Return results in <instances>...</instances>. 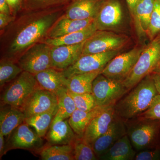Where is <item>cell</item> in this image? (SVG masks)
<instances>
[{"label":"cell","mask_w":160,"mask_h":160,"mask_svg":"<svg viewBox=\"0 0 160 160\" xmlns=\"http://www.w3.org/2000/svg\"><path fill=\"white\" fill-rule=\"evenodd\" d=\"M5 137L2 133L0 132V158L1 159L4 155L5 154V147H6V142Z\"/></svg>","instance_id":"obj_41"},{"label":"cell","mask_w":160,"mask_h":160,"mask_svg":"<svg viewBox=\"0 0 160 160\" xmlns=\"http://www.w3.org/2000/svg\"><path fill=\"white\" fill-rule=\"evenodd\" d=\"M143 48L136 46L117 55L107 64L101 73L109 79L123 82L133 69Z\"/></svg>","instance_id":"obj_9"},{"label":"cell","mask_w":160,"mask_h":160,"mask_svg":"<svg viewBox=\"0 0 160 160\" xmlns=\"http://www.w3.org/2000/svg\"><path fill=\"white\" fill-rule=\"evenodd\" d=\"M85 42L71 46H51L52 68L63 71L74 64L82 55Z\"/></svg>","instance_id":"obj_15"},{"label":"cell","mask_w":160,"mask_h":160,"mask_svg":"<svg viewBox=\"0 0 160 160\" xmlns=\"http://www.w3.org/2000/svg\"><path fill=\"white\" fill-rule=\"evenodd\" d=\"M126 134L125 122L116 116L107 131L95 140L92 145L98 159L117 141Z\"/></svg>","instance_id":"obj_16"},{"label":"cell","mask_w":160,"mask_h":160,"mask_svg":"<svg viewBox=\"0 0 160 160\" xmlns=\"http://www.w3.org/2000/svg\"><path fill=\"white\" fill-rule=\"evenodd\" d=\"M150 75L154 82L158 93L160 94V66Z\"/></svg>","instance_id":"obj_39"},{"label":"cell","mask_w":160,"mask_h":160,"mask_svg":"<svg viewBox=\"0 0 160 160\" xmlns=\"http://www.w3.org/2000/svg\"><path fill=\"white\" fill-rule=\"evenodd\" d=\"M72 0H24L22 10H44L67 6Z\"/></svg>","instance_id":"obj_31"},{"label":"cell","mask_w":160,"mask_h":160,"mask_svg":"<svg viewBox=\"0 0 160 160\" xmlns=\"http://www.w3.org/2000/svg\"><path fill=\"white\" fill-rule=\"evenodd\" d=\"M67 92L74 101L77 109L82 111H90L97 106L92 93H75L68 89Z\"/></svg>","instance_id":"obj_33"},{"label":"cell","mask_w":160,"mask_h":160,"mask_svg":"<svg viewBox=\"0 0 160 160\" xmlns=\"http://www.w3.org/2000/svg\"><path fill=\"white\" fill-rule=\"evenodd\" d=\"M129 41L126 35L114 31L97 30L85 42L82 55L121 50Z\"/></svg>","instance_id":"obj_6"},{"label":"cell","mask_w":160,"mask_h":160,"mask_svg":"<svg viewBox=\"0 0 160 160\" xmlns=\"http://www.w3.org/2000/svg\"><path fill=\"white\" fill-rule=\"evenodd\" d=\"M98 30L94 21L84 29L69 33L62 37L50 38H46L41 42L51 46H71L86 42Z\"/></svg>","instance_id":"obj_23"},{"label":"cell","mask_w":160,"mask_h":160,"mask_svg":"<svg viewBox=\"0 0 160 160\" xmlns=\"http://www.w3.org/2000/svg\"><path fill=\"white\" fill-rule=\"evenodd\" d=\"M95 19L75 20L64 16L61 17L50 28L46 38H55L62 37L86 28Z\"/></svg>","instance_id":"obj_22"},{"label":"cell","mask_w":160,"mask_h":160,"mask_svg":"<svg viewBox=\"0 0 160 160\" xmlns=\"http://www.w3.org/2000/svg\"><path fill=\"white\" fill-rule=\"evenodd\" d=\"M42 89L56 93L63 89H68L69 79L62 70L50 68L34 75Z\"/></svg>","instance_id":"obj_20"},{"label":"cell","mask_w":160,"mask_h":160,"mask_svg":"<svg viewBox=\"0 0 160 160\" xmlns=\"http://www.w3.org/2000/svg\"><path fill=\"white\" fill-rule=\"evenodd\" d=\"M106 0H72L64 16L75 20L95 19Z\"/></svg>","instance_id":"obj_14"},{"label":"cell","mask_w":160,"mask_h":160,"mask_svg":"<svg viewBox=\"0 0 160 160\" xmlns=\"http://www.w3.org/2000/svg\"><path fill=\"white\" fill-rule=\"evenodd\" d=\"M114 106L106 108L89 123L82 138L86 143L92 146L95 140L107 131L116 117Z\"/></svg>","instance_id":"obj_17"},{"label":"cell","mask_w":160,"mask_h":160,"mask_svg":"<svg viewBox=\"0 0 160 160\" xmlns=\"http://www.w3.org/2000/svg\"><path fill=\"white\" fill-rule=\"evenodd\" d=\"M26 117L19 108L9 105H1L0 132L8 137L18 126L24 122Z\"/></svg>","instance_id":"obj_21"},{"label":"cell","mask_w":160,"mask_h":160,"mask_svg":"<svg viewBox=\"0 0 160 160\" xmlns=\"http://www.w3.org/2000/svg\"><path fill=\"white\" fill-rule=\"evenodd\" d=\"M51 46L39 42L27 49L18 58L17 62L23 71L35 75L52 68Z\"/></svg>","instance_id":"obj_8"},{"label":"cell","mask_w":160,"mask_h":160,"mask_svg":"<svg viewBox=\"0 0 160 160\" xmlns=\"http://www.w3.org/2000/svg\"><path fill=\"white\" fill-rule=\"evenodd\" d=\"M63 89L56 93L58 97V111L52 122L68 119L76 109L75 104L67 92Z\"/></svg>","instance_id":"obj_29"},{"label":"cell","mask_w":160,"mask_h":160,"mask_svg":"<svg viewBox=\"0 0 160 160\" xmlns=\"http://www.w3.org/2000/svg\"><path fill=\"white\" fill-rule=\"evenodd\" d=\"M107 107L97 106L94 109L87 111L76 109L69 118V125L75 134L78 137L82 138L86 127L92 120Z\"/></svg>","instance_id":"obj_25"},{"label":"cell","mask_w":160,"mask_h":160,"mask_svg":"<svg viewBox=\"0 0 160 160\" xmlns=\"http://www.w3.org/2000/svg\"><path fill=\"white\" fill-rule=\"evenodd\" d=\"M128 91L122 82L111 79L100 73L92 83V93L97 106L108 107L115 105Z\"/></svg>","instance_id":"obj_7"},{"label":"cell","mask_w":160,"mask_h":160,"mask_svg":"<svg viewBox=\"0 0 160 160\" xmlns=\"http://www.w3.org/2000/svg\"><path fill=\"white\" fill-rule=\"evenodd\" d=\"M155 0H138L133 12L136 31L140 38L147 37L152 13L154 8Z\"/></svg>","instance_id":"obj_19"},{"label":"cell","mask_w":160,"mask_h":160,"mask_svg":"<svg viewBox=\"0 0 160 160\" xmlns=\"http://www.w3.org/2000/svg\"><path fill=\"white\" fill-rule=\"evenodd\" d=\"M126 1L127 5H128L129 11L132 15L136 3L137 2L138 0H126Z\"/></svg>","instance_id":"obj_42"},{"label":"cell","mask_w":160,"mask_h":160,"mask_svg":"<svg viewBox=\"0 0 160 160\" xmlns=\"http://www.w3.org/2000/svg\"><path fill=\"white\" fill-rule=\"evenodd\" d=\"M44 10H22L23 16L10 24L9 32H6V46L2 58L17 62L18 58L32 46L46 38L49 29L65 13L66 6Z\"/></svg>","instance_id":"obj_1"},{"label":"cell","mask_w":160,"mask_h":160,"mask_svg":"<svg viewBox=\"0 0 160 160\" xmlns=\"http://www.w3.org/2000/svg\"><path fill=\"white\" fill-rule=\"evenodd\" d=\"M38 153L43 160H74L72 145H47Z\"/></svg>","instance_id":"obj_28"},{"label":"cell","mask_w":160,"mask_h":160,"mask_svg":"<svg viewBox=\"0 0 160 160\" xmlns=\"http://www.w3.org/2000/svg\"><path fill=\"white\" fill-rule=\"evenodd\" d=\"M137 118L160 120V94L157 95L149 108Z\"/></svg>","instance_id":"obj_35"},{"label":"cell","mask_w":160,"mask_h":160,"mask_svg":"<svg viewBox=\"0 0 160 160\" xmlns=\"http://www.w3.org/2000/svg\"><path fill=\"white\" fill-rule=\"evenodd\" d=\"M160 34V0H155L149 23L148 35L150 41Z\"/></svg>","instance_id":"obj_34"},{"label":"cell","mask_w":160,"mask_h":160,"mask_svg":"<svg viewBox=\"0 0 160 160\" xmlns=\"http://www.w3.org/2000/svg\"><path fill=\"white\" fill-rule=\"evenodd\" d=\"M134 160H160V149H147L140 151L136 155Z\"/></svg>","instance_id":"obj_36"},{"label":"cell","mask_w":160,"mask_h":160,"mask_svg":"<svg viewBox=\"0 0 160 160\" xmlns=\"http://www.w3.org/2000/svg\"><path fill=\"white\" fill-rule=\"evenodd\" d=\"M158 94L151 75L147 76L116 103V116L125 122L138 117L149 108Z\"/></svg>","instance_id":"obj_2"},{"label":"cell","mask_w":160,"mask_h":160,"mask_svg":"<svg viewBox=\"0 0 160 160\" xmlns=\"http://www.w3.org/2000/svg\"><path fill=\"white\" fill-rule=\"evenodd\" d=\"M58 111V108L51 111L31 116L26 118L25 122L34 128L41 138L46 136Z\"/></svg>","instance_id":"obj_26"},{"label":"cell","mask_w":160,"mask_h":160,"mask_svg":"<svg viewBox=\"0 0 160 160\" xmlns=\"http://www.w3.org/2000/svg\"><path fill=\"white\" fill-rule=\"evenodd\" d=\"M136 154L126 134L117 141L99 159L132 160H134Z\"/></svg>","instance_id":"obj_24"},{"label":"cell","mask_w":160,"mask_h":160,"mask_svg":"<svg viewBox=\"0 0 160 160\" xmlns=\"http://www.w3.org/2000/svg\"><path fill=\"white\" fill-rule=\"evenodd\" d=\"M0 12L12 15L7 0H0Z\"/></svg>","instance_id":"obj_40"},{"label":"cell","mask_w":160,"mask_h":160,"mask_svg":"<svg viewBox=\"0 0 160 160\" xmlns=\"http://www.w3.org/2000/svg\"><path fill=\"white\" fill-rule=\"evenodd\" d=\"M39 88L34 75L23 71L2 88L1 105H9L21 109L32 92Z\"/></svg>","instance_id":"obj_5"},{"label":"cell","mask_w":160,"mask_h":160,"mask_svg":"<svg viewBox=\"0 0 160 160\" xmlns=\"http://www.w3.org/2000/svg\"><path fill=\"white\" fill-rule=\"evenodd\" d=\"M57 95L54 92L39 88L32 92L21 109L26 118L58 108Z\"/></svg>","instance_id":"obj_13"},{"label":"cell","mask_w":160,"mask_h":160,"mask_svg":"<svg viewBox=\"0 0 160 160\" xmlns=\"http://www.w3.org/2000/svg\"><path fill=\"white\" fill-rule=\"evenodd\" d=\"M127 135L138 151L160 148V120L135 118L125 122Z\"/></svg>","instance_id":"obj_3"},{"label":"cell","mask_w":160,"mask_h":160,"mask_svg":"<svg viewBox=\"0 0 160 160\" xmlns=\"http://www.w3.org/2000/svg\"><path fill=\"white\" fill-rule=\"evenodd\" d=\"M123 20L122 8L119 0H106L94 22L98 30L114 31L121 28Z\"/></svg>","instance_id":"obj_12"},{"label":"cell","mask_w":160,"mask_h":160,"mask_svg":"<svg viewBox=\"0 0 160 160\" xmlns=\"http://www.w3.org/2000/svg\"><path fill=\"white\" fill-rule=\"evenodd\" d=\"M72 145L74 160L98 159L91 145L86 143L82 138L78 137Z\"/></svg>","instance_id":"obj_32"},{"label":"cell","mask_w":160,"mask_h":160,"mask_svg":"<svg viewBox=\"0 0 160 160\" xmlns=\"http://www.w3.org/2000/svg\"><path fill=\"white\" fill-rule=\"evenodd\" d=\"M120 53L121 50H117L82 55L74 64L62 71L69 79L76 75L102 71L107 64Z\"/></svg>","instance_id":"obj_11"},{"label":"cell","mask_w":160,"mask_h":160,"mask_svg":"<svg viewBox=\"0 0 160 160\" xmlns=\"http://www.w3.org/2000/svg\"><path fill=\"white\" fill-rule=\"evenodd\" d=\"M23 71L17 62L11 59L2 58L0 62L1 89L14 80Z\"/></svg>","instance_id":"obj_30"},{"label":"cell","mask_w":160,"mask_h":160,"mask_svg":"<svg viewBox=\"0 0 160 160\" xmlns=\"http://www.w3.org/2000/svg\"><path fill=\"white\" fill-rule=\"evenodd\" d=\"M10 9L12 14L14 16L19 13L22 10L24 0H7Z\"/></svg>","instance_id":"obj_37"},{"label":"cell","mask_w":160,"mask_h":160,"mask_svg":"<svg viewBox=\"0 0 160 160\" xmlns=\"http://www.w3.org/2000/svg\"><path fill=\"white\" fill-rule=\"evenodd\" d=\"M16 17L11 14L0 12V29L1 31L5 29L15 19Z\"/></svg>","instance_id":"obj_38"},{"label":"cell","mask_w":160,"mask_h":160,"mask_svg":"<svg viewBox=\"0 0 160 160\" xmlns=\"http://www.w3.org/2000/svg\"><path fill=\"white\" fill-rule=\"evenodd\" d=\"M160 66V34L143 48L130 74L123 82L129 91Z\"/></svg>","instance_id":"obj_4"},{"label":"cell","mask_w":160,"mask_h":160,"mask_svg":"<svg viewBox=\"0 0 160 160\" xmlns=\"http://www.w3.org/2000/svg\"><path fill=\"white\" fill-rule=\"evenodd\" d=\"M102 71L82 73L72 77L69 79L68 90L75 93H92L93 81Z\"/></svg>","instance_id":"obj_27"},{"label":"cell","mask_w":160,"mask_h":160,"mask_svg":"<svg viewBox=\"0 0 160 160\" xmlns=\"http://www.w3.org/2000/svg\"><path fill=\"white\" fill-rule=\"evenodd\" d=\"M78 137L68 119L52 123L45 137L47 145H72Z\"/></svg>","instance_id":"obj_18"},{"label":"cell","mask_w":160,"mask_h":160,"mask_svg":"<svg viewBox=\"0 0 160 160\" xmlns=\"http://www.w3.org/2000/svg\"><path fill=\"white\" fill-rule=\"evenodd\" d=\"M45 145L42 138L32 130L25 122L18 126L8 136L5 153L14 149H23L39 152Z\"/></svg>","instance_id":"obj_10"}]
</instances>
